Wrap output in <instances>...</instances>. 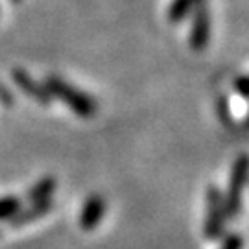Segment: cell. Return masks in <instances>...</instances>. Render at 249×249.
Masks as SVG:
<instances>
[{"mask_svg": "<svg viewBox=\"0 0 249 249\" xmlns=\"http://www.w3.org/2000/svg\"><path fill=\"white\" fill-rule=\"evenodd\" d=\"M246 125H248V127H249V116H248V120H246Z\"/></svg>", "mask_w": 249, "mask_h": 249, "instance_id": "7c38bea8", "label": "cell"}, {"mask_svg": "<svg viewBox=\"0 0 249 249\" xmlns=\"http://www.w3.org/2000/svg\"><path fill=\"white\" fill-rule=\"evenodd\" d=\"M244 248V240H242L240 234H229L223 244L220 246V249H242Z\"/></svg>", "mask_w": 249, "mask_h": 249, "instance_id": "30bf717a", "label": "cell"}, {"mask_svg": "<svg viewBox=\"0 0 249 249\" xmlns=\"http://www.w3.org/2000/svg\"><path fill=\"white\" fill-rule=\"evenodd\" d=\"M45 89L50 96L63 102L74 115L81 116V118H90L98 111V106L92 96L80 90L78 87H74L72 83L65 81L59 76H48L45 81Z\"/></svg>", "mask_w": 249, "mask_h": 249, "instance_id": "6da1fadb", "label": "cell"}, {"mask_svg": "<svg viewBox=\"0 0 249 249\" xmlns=\"http://www.w3.org/2000/svg\"><path fill=\"white\" fill-rule=\"evenodd\" d=\"M234 90L240 94L242 98L249 100V76H242L234 81Z\"/></svg>", "mask_w": 249, "mask_h": 249, "instance_id": "8fae6325", "label": "cell"}, {"mask_svg": "<svg viewBox=\"0 0 249 249\" xmlns=\"http://www.w3.org/2000/svg\"><path fill=\"white\" fill-rule=\"evenodd\" d=\"M15 81H17V83L20 85V87H22V89L26 90V92L30 94V96H32V98L37 100V102H41V104H48V102H50V98H52V96L46 92L45 87L41 89V87L37 85L36 81L32 80L30 76H28L26 72H20V71L15 72Z\"/></svg>", "mask_w": 249, "mask_h": 249, "instance_id": "52a82bcc", "label": "cell"}, {"mask_svg": "<svg viewBox=\"0 0 249 249\" xmlns=\"http://www.w3.org/2000/svg\"><path fill=\"white\" fill-rule=\"evenodd\" d=\"M207 0H172L166 9V18L170 24H178L194 11V9Z\"/></svg>", "mask_w": 249, "mask_h": 249, "instance_id": "8992f818", "label": "cell"}, {"mask_svg": "<svg viewBox=\"0 0 249 249\" xmlns=\"http://www.w3.org/2000/svg\"><path fill=\"white\" fill-rule=\"evenodd\" d=\"M249 181V155H240L234 160L229 176V185H227V192L223 197L225 203V213L227 218H236L240 214L242 209V192Z\"/></svg>", "mask_w": 249, "mask_h": 249, "instance_id": "7a4b0ae2", "label": "cell"}, {"mask_svg": "<svg viewBox=\"0 0 249 249\" xmlns=\"http://www.w3.org/2000/svg\"><path fill=\"white\" fill-rule=\"evenodd\" d=\"M106 211H107V205L104 197L98 196V194L89 196L85 199L83 207H81L80 218H78L80 227L83 231H92V229H96L100 223H102V220H104Z\"/></svg>", "mask_w": 249, "mask_h": 249, "instance_id": "5b68a950", "label": "cell"}, {"mask_svg": "<svg viewBox=\"0 0 249 249\" xmlns=\"http://www.w3.org/2000/svg\"><path fill=\"white\" fill-rule=\"evenodd\" d=\"M188 41H190L192 50H196V52L205 50L207 45H209V41H211V11L207 8V2L199 4L194 9Z\"/></svg>", "mask_w": 249, "mask_h": 249, "instance_id": "277c9868", "label": "cell"}, {"mask_svg": "<svg viewBox=\"0 0 249 249\" xmlns=\"http://www.w3.org/2000/svg\"><path fill=\"white\" fill-rule=\"evenodd\" d=\"M20 211V201L17 197H2L0 199V220L11 218Z\"/></svg>", "mask_w": 249, "mask_h": 249, "instance_id": "9c48e42d", "label": "cell"}, {"mask_svg": "<svg viewBox=\"0 0 249 249\" xmlns=\"http://www.w3.org/2000/svg\"><path fill=\"white\" fill-rule=\"evenodd\" d=\"M55 190V179L46 178L43 181H39L36 187L30 190V199L34 203H41V201H50V196Z\"/></svg>", "mask_w": 249, "mask_h": 249, "instance_id": "ba28073f", "label": "cell"}, {"mask_svg": "<svg viewBox=\"0 0 249 249\" xmlns=\"http://www.w3.org/2000/svg\"><path fill=\"white\" fill-rule=\"evenodd\" d=\"M225 203H223V196L218 188L211 187L207 190V216H205V236L209 240H216L220 238L225 227Z\"/></svg>", "mask_w": 249, "mask_h": 249, "instance_id": "3957f363", "label": "cell"}]
</instances>
